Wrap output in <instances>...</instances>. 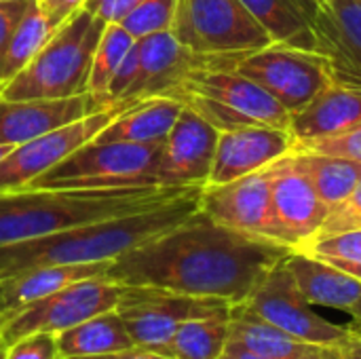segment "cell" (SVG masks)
Listing matches in <instances>:
<instances>
[{
  "label": "cell",
  "instance_id": "1",
  "mask_svg": "<svg viewBox=\"0 0 361 359\" xmlns=\"http://www.w3.org/2000/svg\"><path fill=\"white\" fill-rule=\"evenodd\" d=\"M294 248L239 233L201 209L167 233L110 262L108 279L131 288H159L197 298L243 303Z\"/></svg>",
  "mask_w": 361,
  "mask_h": 359
},
{
  "label": "cell",
  "instance_id": "2",
  "mask_svg": "<svg viewBox=\"0 0 361 359\" xmlns=\"http://www.w3.org/2000/svg\"><path fill=\"white\" fill-rule=\"evenodd\" d=\"M203 186L140 214L80 224L47 237L0 248V279L38 267L112 262L142 243L178 226L201 209Z\"/></svg>",
  "mask_w": 361,
  "mask_h": 359
},
{
  "label": "cell",
  "instance_id": "3",
  "mask_svg": "<svg viewBox=\"0 0 361 359\" xmlns=\"http://www.w3.org/2000/svg\"><path fill=\"white\" fill-rule=\"evenodd\" d=\"M195 186L0 190V248L161 207Z\"/></svg>",
  "mask_w": 361,
  "mask_h": 359
},
{
  "label": "cell",
  "instance_id": "4",
  "mask_svg": "<svg viewBox=\"0 0 361 359\" xmlns=\"http://www.w3.org/2000/svg\"><path fill=\"white\" fill-rule=\"evenodd\" d=\"M106 21L85 6L68 17L34 59L0 87L6 99H68L89 93V74Z\"/></svg>",
  "mask_w": 361,
  "mask_h": 359
},
{
  "label": "cell",
  "instance_id": "5",
  "mask_svg": "<svg viewBox=\"0 0 361 359\" xmlns=\"http://www.w3.org/2000/svg\"><path fill=\"white\" fill-rule=\"evenodd\" d=\"M161 97H173L195 110L218 131L245 125H290V112L260 85L235 68H199L180 78Z\"/></svg>",
  "mask_w": 361,
  "mask_h": 359
},
{
  "label": "cell",
  "instance_id": "6",
  "mask_svg": "<svg viewBox=\"0 0 361 359\" xmlns=\"http://www.w3.org/2000/svg\"><path fill=\"white\" fill-rule=\"evenodd\" d=\"M165 144V142H163ZM163 144L89 142L38 176L32 188H135L157 186ZM163 186V184H161ZM27 188V186H25Z\"/></svg>",
  "mask_w": 361,
  "mask_h": 359
},
{
  "label": "cell",
  "instance_id": "7",
  "mask_svg": "<svg viewBox=\"0 0 361 359\" xmlns=\"http://www.w3.org/2000/svg\"><path fill=\"white\" fill-rule=\"evenodd\" d=\"M176 40L199 55H247L273 42L241 0H178Z\"/></svg>",
  "mask_w": 361,
  "mask_h": 359
},
{
  "label": "cell",
  "instance_id": "8",
  "mask_svg": "<svg viewBox=\"0 0 361 359\" xmlns=\"http://www.w3.org/2000/svg\"><path fill=\"white\" fill-rule=\"evenodd\" d=\"M235 70L260 85L290 114L302 110L334 85L330 61L322 53L283 42H271L239 57Z\"/></svg>",
  "mask_w": 361,
  "mask_h": 359
},
{
  "label": "cell",
  "instance_id": "9",
  "mask_svg": "<svg viewBox=\"0 0 361 359\" xmlns=\"http://www.w3.org/2000/svg\"><path fill=\"white\" fill-rule=\"evenodd\" d=\"M125 286L108 277L70 284L6 317H0V343L4 347L38 332L59 334L95 315L114 311Z\"/></svg>",
  "mask_w": 361,
  "mask_h": 359
},
{
  "label": "cell",
  "instance_id": "10",
  "mask_svg": "<svg viewBox=\"0 0 361 359\" xmlns=\"http://www.w3.org/2000/svg\"><path fill=\"white\" fill-rule=\"evenodd\" d=\"M137 102L140 99H123L110 104L104 110L55 127L38 138L15 146L0 161V190H17L30 186L38 176L59 165L85 144L93 142L118 114H123Z\"/></svg>",
  "mask_w": 361,
  "mask_h": 359
},
{
  "label": "cell",
  "instance_id": "11",
  "mask_svg": "<svg viewBox=\"0 0 361 359\" xmlns=\"http://www.w3.org/2000/svg\"><path fill=\"white\" fill-rule=\"evenodd\" d=\"M226 309H231V305L218 298H197L159 288L125 286L114 311L125 322L133 347L163 353L182 322Z\"/></svg>",
  "mask_w": 361,
  "mask_h": 359
},
{
  "label": "cell",
  "instance_id": "12",
  "mask_svg": "<svg viewBox=\"0 0 361 359\" xmlns=\"http://www.w3.org/2000/svg\"><path fill=\"white\" fill-rule=\"evenodd\" d=\"M243 305L279 330L305 343L336 345L347 334V326L332 324L313 311V305L302 296L286 260L267 273Z\"/></svg>",
  "mask_w": 361,
  "mask_h": 359
},
{
  "label": "cell",
  "instance_id": "13",
  "mask_svg": "<svg viewBox=\"0 0 361 359\" xmlns=\"http://www.w3.org/2000/svg\"><path fill=\"white\" fill-rule=\"evenodd\" d=\"M271 180L273 167L269 165L226 184L203 186L201 212L207 214L214 222L239 233L286 243L273 216Z\"/></svg>",
  "mask_w": 361,
  "mask_h": 359
},
{
  "label": "cell",
  "instance_id": "14",
  "mask_svg": "<svg viewBox=\"0 0 361 359\" xmlns=\"http://www.w3.org/2000/svg\"><path fill=\"white\" fill-rule=\"evenodd\" d=\"M220 131L195 110L180 112L171 127L157 167L163 186H207Z\"/></svg>",
  "mask_w": 361,
  "mask_h": 359
},
{
  "label": "cell",
  "instance_id": "15",
  "mask_svg": "<svg viewBox=\"0 0 361 359\" xmlns=\"http://www.w3.org/2000/svg\"><path fill=\"white\" fill-rule=\"evenodd\" d=\"M294 135L283 127L245 125L220 131L207 186H218L264 169L294 150Z\"/></svg>",
  "mask_w": 361,
  "mask_h": 359
},
{
  "label": "cell",
  "instance_id": "16",
  "mask_svg": "<svg viewBox=\"0 0 361 359\" xmlns=\"http://www.w3.org/2000/svg\"><path fill=\"white\" fill-rule=\"evenodd\" d=\"M271 180V205L279 224L283 241L294 250L309 241L328 216V207L322 203L311 180L292 161L290 154L281 157L273 165Z\"/></svg>",
  "mask_w": 361,
  "mask_h": 359
},
{
  "label": "cell",
  "instance_id": "17",
  "mask_svg": "<svg viewBox=\"0 0 361 359\" xmlns=\"http://www.w3.org/2000/svg\"><path fill=\"white\" fill-rule=\"evenodd\" d=\"M313 34L315 51L330 61L334 85L361 87V0L319 4Z\"/></svg>",
  "mask_w": 361,
  "mask_h": 359
},
{
  "label": "cell",
  "instance_id": "18",
  "mask_svg": "<svg viewBox=\"0 0 361 359\" xmlns=\"http://www.w3.org/2000/svg\"><path fill=\"white\" fill-rule=\"evenodd\" d=\"M95 95L82 93L68 99H6L0 95V146H19L55 127L104 110Z\"/></svg>",
  "mask_w": 361,
  "mask_h": 359
},
{
  "label": "cell",
  "instance_id": "19",
  "mask_svg": "<svg viewBox=\"0 0 361 359\" xmlns=\"http://www.w3.org/2000/svg\"><path fill=\"white\" fill-rule=\"evenodd\" d=\"M302 296L313 307L345 311L361 324V279L294 250L286 258Z\"/></svg>",
  "mask_w": 361,
  "mask_h": 359
},
{
  "label": "cell",
  "instance_id": "20",
  "mask_svg": "<svg viewBox=\"0 0 361 359\" xmlns=\"http://www.w3.org/2000/svg\"><path fill=\"white\" fill-rule=\"evenodd\" d=\"M361 123V87L332 85L311 104L290 116V133L296 142L330 138Z\"/></svg>",
  "mask_w": 361,
  "mask_h": 359
},
{
  "label": "cell",
  "instance_id": "21",
  "mask_svg": "<svg viewBox=\"0 0 361 359\" xmlns=\"http://www.w3.org/2000/svg\"><path fill=\"white\" fill-rule=\"evenodd\" d=\"M110 262L93 264H61V267H38L21 271L17 275L0 279V317H6L53 292L93 277H106Z\"/></svg>",
  "mask_w": 361,
  "mask_h": 359
},
{
  "label": "cell",
  "instance_id": "22",
  "mask_svg": "<svg viewBox=\"0 0 361 359\" xmlns=\"http://www.w3.org/2000/svg\"><path fill=\"white\" fill-rule=\"evenodd\" d=\"M184 104L173 97H146L118 114L95 142L163 144L176 125Z\"/></svg>",
  "mask_w": 361,
  "mask_h": 359
},
{
  "label": "cell",
  "instance_id": "23",
  "mask_svg": "<svg viewBox=\"0 0 361 359\" xmlns=\"http://www.w3.org/2000/svg\"><path fill=\"white\" fill-rule=\"evenodd\" d=\"M228 341L241 343L269 359H305L322 353L330 345H313L290 336L271 322L256 315L243 303L231 307L228 315Z\"/></svg>",
  "mask_w": 361,
  "mask_h": 359
},
{
  "label": "cell",
  "instance_id": "24",
  "mask_svg": "<svg viewBox=\"0 0 361 359\" xmlns=\"http://www.w3.org/2000/svg\"><path fill=\"white\" fill-rule=\"evenodd\" d=\"M273 42L315 51L313 17L317 0H241ZM317 53V51H315Z\"/></svg>",
  "mask_w": 361,
  "mask_h": 359
},
{
  "label": "cell",
  "instance_id": "25",
  "mask_svg": "<svg viewBox=\"0 0 361 359\" xmlns=\"http://www.w3.org/2000/svg\"><path fill=\"white\" fill-rule=\"evenodd\" d=\"M131 347L133 341L116 311H106L57 334V349L61 359L104 358Z\"/></svg>",
  "mask_w": 361,
  "mask_h": 359
},
{
  "label": "cell",
  "instance_id": "26",
  "mask_svg": "<svg viewBox=\"0 0 361 359\" xmlns=\"http://www.w3.org/2000/svg\"><path fill=\"white\" fill-rule=\"evenodd\" d=\"M292 161L311 180L328 212L338 205L361 180V163L322 152H290Z\"/></svg>",
  "mask_w": 361,
  "mask_h": 359
},
{
  "label": "cell",
  "instance_id": "27",
  "mask_svg": "<svg viewBox=\"0 0 361 359\" xmlns=\"http://www.w3.org/2000/svg\"><path fill=\"white\" fill-rule=\"evenodd\" d=\"M228 315L231 309L182 322L163 349V355L173 359H218L228 343Z\"/></svg>",
  "mask_w": 361,
  "mask_h": 359
},
{
  "label": "cell",
  "instance_id": "28",
  "mask_svg": "<svg viewBox=\"0 0 361 359\" xmlns=\"http://www.w3.org/2000/svg\"><path fill=\"white\" fill-rule=\"evenodd\" d=\"M51 34H53V30L40 11L38 0H32L27 4L21 21L17 23L13 36H11L8 49L4 53V61L0 68V87L6 80H11L17 72H21L34 59V55L51 38Z\"/></svg>",
  "mask_w": 361,
  "mask_h": 359
},
{
  "label": "cell",
  "instance_id": "29",
  "mask_svg": "<svg viewBox=\"0 0 361 359\" xmlns=\"http://www.w3.org/2000/svg\"><path fill=\"white\" fill-rule=\"evenodd\" d=\"M135 44V38L121 25V23H106V30L97 42L93 63H91V74H89V87L87 91L95 95L99 102L106 93V87L125 59L127 51ZM104 104V102H102Z\"/></svg>",
  "mask_w": 361,
  "mask_h": 359
},
{
  "label": "cell",
  "instance_id": "30",
  "mask_svg": "<svg viewBox=\"0 0 361 359\" xmlns=\"http://www.w3.org/2000/svg\"><path fill=\"white\" fill-rule=\"evenodd\" d=\"M296 250L361 279V229L326 237H313L300 243Z\"/></svg>",
  "mask_w": 361,
  "mask_h": 359
},
{
  "label": "cell",
  "instance_id": "31",
  "mask_svg": "<svg viewBox=\"0 0 361 359\" xmlns=\"http://www.w3.org/2000/svg\"><path fill=\"white\" fill-rule=\"evenodd\" d=\"M178 0H142L123 21L121 25L135 38H146L159 32H169L176 15Z\"/></svg>",
  "mask_w": 361,
  "mask_h": 359
},
{
  "label": "cell",
  "instance_id": "32",
  "mask_svg": "<svg viewBox=\"0 0 361 359\" xmlns=\"http://www.w3.org/2000/svg\"><path fill=\"white\" fill-rule=\"evenodd\" d=\"M292 152H322V154H334V157L353 159V161L361 163V123L355 125L353 129H349V131L338 133V135L296 142Z\"/></svg>",
  "mask_w": 361,
  "mask_h": 359
},
{
  "label": "cell",
  "instance_id": "33",
  "mask_svg": "<svg viewBox=\"0 0 361 359\" xmlns=\"http://www.w3.org/2000/svg\"><path fill=\"white\" fill-rule=\"evenodd\" d=\"M361 229V180L360 184L338 203L334 205L326 220L322 222L319 231L313 237H326V235H336V233H347V231H360ZM311 237V239H313Z\"/></svg>",
  "mask_w": 361,
  "mask_h": 359
},
{
  "label": "cell",
  "instance_id": "34",
  "mask_svg": "<svg viewBox=\"0 0 361 359\" xmlns=\"http://www.w3.org/2000/svg\"><path fill=\"white\" fill-rule=\"evenodd\" d=\"M6 359H61L57 349V334L38 332L6 347Z\"/></svg>",
  "mask_w": 361,
  "mask_h": 359
},
{
  "label": "cell",
  "instance_id": "35",
  "mask_svg": "<svg viewBox=\"0 0 361 359\" xmlns=\"http://www.w3.org/2000/svg\"><path fill=\"white\" fill-rule=\"evenodd\" d=\"M137 74H140V51H137V40H135V44L127 51L125 59L121 61V66L112 74V78H110V83L106 87V93L102 97V102L104 104L123 102V95L135 83Z\"/></svg>",
  "mask_w": 361,
  "mask_h": 359
},
{
  "label": "cell",
  "instance_id": "36",
  "mask_svg": "<svg viewBox=\"0 0 361 359\" xmlns=\"http://www.w3.org/2000/svg\"><path fill=\"white\" fill-rule=\"evenodd\" d=\"M142 0H87L85 8L106 23H121Z\"/></svg>",
  "mask_w": 361,
  "mask_h": 359
},
{
  "label": "cell",
  "instance_id": "37",
  "mask_svg": "<svg viewBox=\"0 0 361 359\" xmlns=\"http://www.w3.org/2000/svg\"><path fill=\"white\" fill-rule=\"evenodd\" d=\"M32 2V0H30ZM30 2H17V4H0V68L4 61V53L8 49L11 36L17 28V23L21 21L25 8Z\"/></svg>",
  "mask_w": 361,
  "mask_h": 359
},
{
  "label": "cell",
  "instance_id": "38",
  "mask_svg": "<svg viewBox=\"0 0 361 359\" xmlns=\"http://www.w3.org/2000/svg\"><path fill=\"white\" fill-rule=\"evenodd\" d=\"M85 2L87 0H38V6L44 15L47 23L55 32L68 17H72L78 8H82Z\"/></svg>",
  "mask_w": 361,
  "mask_h": 359
},
{
  "label": "cell",
  "instance_id": "39",
  "mask_svg": "<svg viewBox=\"0 0 361 359\" xmlns=\"http://www.w3.org/2000/svg\"><path fill=\"white\" fill-rule=\"evenodd\" d=\"M334 359H361V324L351 322L343 341L332 345Z\"/></svg>",
  "mask_w": 361,
  "mask_h": 359
},
{
  "label": "cell",
  "instance_id": "40",
  "mask_svg": "<svg viewBox=\"0 0 361 359\" xmlns=\"http://www.w3.org/2000/svg\"><path fill=\"white\" fill-rule=\"evenodd\" d=\"M218 359H269V358H264V355H260V353H254L252 349L243 347L241 343L228 341V343H226V347H224V351L220 353V358Z\"/></svg>",
  "mask_w": 361,
  "mask_h": 359
},
{
  "label": "cell",
  "instance_id": "41",
  "mask_svg": "<svg viewBox=\"0 0 361 359\" xmlns=\"http://www.w3.org/2000/svg\"><path fill=\"white\" fill-rule=\"evenodd\" d=\"M89 359H173L157 351H148V349H140V347H131L127 351L114 353V355H104V358H89Z\"/></svg>",
  "mask_w": 361,
  "mask_h": 359
},
{
  "label": "cell",
  "instance_id": "42",
  "mask_svg": "<svg viewBox=\"0 0 361 359\" xmlns=\"http://www.w3.org/2000/svg\"><path fill=\"white\" fill-rule=\"evenodd\" d=\"M305 359H334L332 358V345H330V347H326L322 353H315V355H311V358H305Z\"/></svg>",
  "mask_w": 361,
  "mask_h": 359
},
{
  "label": "cell",
  "instance_id": "43",
  "mask_svg": "<svg viewBox=\"0 0 361 359\" xmlns=\"http://www.w3.org/2000/svg\"><path fill=\"white\" fill-rule=\"evenodd\" d=\"M13 148H15V146H8V144H2V146H0V161H2V159H4V157H6V154L11 152V150H13Z\"/></svg>",
  "mask_w": 361,
  "mask_h": 359
},
{
  "label": "cell",
  "instance_id": "44",
  "mask_svg": "<svg viewBox=\"0 0 361 359\" xmlns=\"http://www.w3.org/2000/svg\"><path fill=\"white\" fill-rule=\"evenodd\" d=\"M17 2H30V0H0V4H17Z\"/></svg>",
  "mask_w": 361,
  "mask_h": 359
},
{
  "label": "cell",
  "instance_id": "45",
  "mask_svg": "<svg viewBox=\"0 0 361 359\" xmlns=\"http://www.w3.org/2000/svg\"><path fill=\"white\" fill-rule=\"evenodd\" d=\"M0 359H6V347L0 343Z\"/></svg>",
  "mask_w": 361,
  "mask_h": 359
},
{
  "label": "cell",
  "instance_id": "46",
  "mask_svg": "<svg viewBox=\"0 0 361 359\" xmlns=\"http://www.w3.org/2000/svg\"><path fill=\"white\" fill-rule=\"evenodd\" d=\"M317 2H319V4H330L332 0H317Z\"/></svg>",
  "mask_w": 361,
  "mask_h": 359
}]
</instances>
